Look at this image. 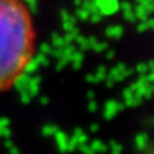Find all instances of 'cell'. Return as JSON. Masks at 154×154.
Here are the masks:
<instances>
[{
	"instance_id": "1",
	"label": "cell",
	"mask_w": 154,
	"mask_h": 154,
	"mask_svg": "<svg viewBox=\"0 0 154 154\" xmlns=\"http://www.w3.org/2000/svg\"><path fill=\"white\" fill-rule=\"evenodd\" d=\"M36 32L23 0H0V93L12 89L30 66Z\"/></svg>"
}]
</instances>
